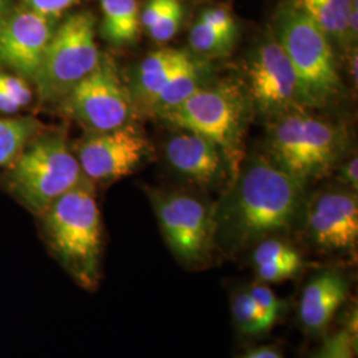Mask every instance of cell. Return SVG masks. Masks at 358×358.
Masks as SVG:
<instances>
[{"label":"cell","instance_id":"obj_17","mask_svg":"<svg viewBox=\"0 0 358 358\" xmlns=\"http://www.w3.org/2000/svg\"><path fill=\"white\" fill-rule=\"evenodd\" d=\"M183 52L170 48H161L149 53L138 68L133 78L130 93L134 106L138 105L150 110L155 99L165 88L167 81L173 76L179 64Z\"/></svg>","mask_w":358,"mask_h":358},{"label":"cell","instance_id":"obj_22","mask_svg":"<svg viewBox=\"0 0 358 358\" xmlns=\"http://www.w3.org/2000/svg\"><path fill=\"white\" fill-rule=\"evenodd\" d=\"M230 307L236 329L248 337H257L268 333L279 321L256 306L247 288L232 292Z\"/></svg>","mask_w":358,"mask_h":358},{"label":"cell","instance_id":"obj_31","mask_svg":"<svg viewBox=\"0 0 358 358\" xmlns=\"http://www.w3.org/2000/svg\"><path fill=\"white\" fill-rule=\"evenodd\" d=\"M340 177L345 182L346 185L357 192L358 189V158L357 155H355L353 158H350L349 161H346L345 164L341 167L340 171Z\"/></svg>","mask_w":358,"mask_h":358},{"label":"cell","instance_id":"obj_10","mask_svg":"<svg viewBox=\"0 0 358 358\" xmlns=\"http://www.w3.org/2000/svg\"><path fill=\"white\" fill-rule=\"evenodd\" d=\"M247 83L250 99L263 115L276 118L306 109L294 66L273 34L250 56Z\"/></svg>","mask_w":358,"mask_h":358},{"label":"cell","instance_id":"obj_30","mask_svg":"<svg viewBox=\"0 0 358 358\" xmlns=\"http://www.w3.org/2000/svg\"><path fill=\"white\" fill-rule=\"evenodd\" d=\"M169 0H149L141 13V24L145 29H150L164 13Z\"/></svg>","mask_w":358,"mask_h":358},{"label":"cell","instance_id":"obj_27","mask_svg":"<svg viewBox=\"0 0 358 358\" xmlns=\"http://www.w3.org/2000/svg\"><path fill=\"white\" fill-rule=\"evenodd\" d=\"M0 88L20 109L32 103L34 93L23 77L0 69Z\"/></svg>","mask_w":358,"mask_h":358},{"label":"cell","instance_id":"obj_29","mask_svg":"<svg viewBox=\"0 0 358 358\" xmlns=\"http://www.w3.org/2000/svg\"><path fill=\"white\" fill-rule=\"evenodd\" d=\"M84 0H22V4L35 13L60 19V16Z\"/></svg>","mask_w":358,"mask_h":358},{"label":"cell","instance_id":"obj_8","mask_svg":"<svg viewBox=\"0 0 358 358\" xmlns=\"http://www.w3.org/2000/svg\"><path fill=\"white\" fill-rule=\"evenodd\" d=\"M162 235L171 254L187 269H203L213 263V208L192 194L149 192Z\"/></svg>","mask_w":358,"mask_h":358},{"label":"cell","instance_id":"obj_2","mask_svg":"<svg viewBox=\"0 0 358 358\" xmlns=\"http://www.w3.org/2000/svg\"><path fill=\"white\" fill-rule=\"evenodd\" d=\"M38 217L51 255L78 287L96 291L103 278V248L96 185L83 176Z\"/></svg>","mask_w":358,"mask_h":358},{"label":"cell","instance_id":"obj_34","mask_svg":"<svg viewBox=\"0 0 358 358\" xmlns=\"http://www.w3.org/2000/svg\"><path fill=\"white\" fill-rule=\"evenodd\" d=\"M357 53H355V56L352 55L350 59H349V71H350V75L352 78L355 80V83L357 84Z\"/></svg>","mask_w":358,"mask_h":358},{"label":"cell","instance_id":"obj_9","mask_svg":"<svg viewBox=\"0 0 358 358\" xmlns=\"http://www.w3.org/2000/svg\"><path fill=\"white\" fill-rule=\"evenodd\" d=\"M68 115L90 131H106L130 124L136 106L131 93L108 55L62 101Z\"/></svg>","mask_w":358,"mask_h":358},{"label":"cell","instance_id":"obj_13","mask_svg":"<svg viewBox=\"0 0 358 358\" xmlns=\"http://www.w3.org/2000/svg\"><path fill=\"white\" fill-rule=\"evenodd\" d=\"M308 239L321 252L344 254L358 243V201L353 190L319 192L303 217Z\"/></svg>","mask_w":358,"mask_h":358},{"label":"cell","instance_id":"obj_19","mask_svg":"<svg viewBox=\"0 0 358 358\" xmlns=\"http://www.w3.org/2000/svg\"><path fill=\"white\" fill-rule=\"evenodd\" d=\"M355 0H288V4L306 13L332 43L349 47L348 15Z\"/></svg>","mask_w":358,"mask_h":358},{"label":"cell","instance_id":"obj_18","mask_svg":"<svg viewBox=\"0 0 358 358\" xmlns=\"http://www.w3.org/2000/svg\"><path fill=\"white\" fill-rule=\"evenodd\" d=\"M207 72L208 69L203 63L195 60L187 52H183L173 76L155 99L150 110L161 115L186 101L207 84Z\"/></svg>","mask_w":358,"mask_h":358},{"label":"cell","instance_id":"obj_32","mask_svg":"<svg viewBox=\"0 0 358 358\" xmlns=\"http://www.w3.org/2000/svg\"><path fill=\"white\" fill-rule=\"evenodd\" d=\"M241 358H285L282 352L273 346H260L247 352Z\"/></svg>","mask_w":358,"mask_h":358},{"label":"cell","instance_id":"obj_7","mask_svg":"<svg viewBox=\"0 0 358 358\" xmlns=\"http://www.w3.org/2000/svg\"><path fill=\"white\" fill-rule=\"evenodd\" d=\"M96 43V17L90 11L71 13L59 22L34 80L38 103H62L101 59Z\"/></svg>","mask_w":358,"mask_h":358},{"label":"cell","instance_id":"obj_5","mask_svg":"<svg viewBox=\"0 0 358 358\" xmlns=\"http://www.w3.org/2000/svg\"><path fill=\"white\" fill-rule=\"evenodd\" d=\"M247 115L248 100L243 90L232 83H219L206 84L161 117L176 128L198 133L217 143L230 164L231 173L238 174Z\"/></svg>","mask_w":358,"mask_h":358},{"label":"cell","instance_id":"obj_12","mask_svg":"<svg viewBox=\"0 0 358 358\" xmlns=\"http://www.w3.org/2000/svg\"><path fill=\"white\" fill-rule=\"evenodd\" d=\"M57 24L59 19L13 6L0 15V65L34 83Z\"/></svg>","mask_w":358,"mask_h":358},{"label":"cell","instance_id":"obj_28","mask_svg":"<svg viewBox=\"0 0 358 358\" xmlns=\"http://www.w3.org/2000/svg\"><path fill=\"white\" fill-rule=\"evenodd\" d=\"M199 20H202L207 26L213 27L217 32L236 40L238 26L235 23L234 16L227 8H223V7L207 8L201 13Z\"/></svg>","mask_w":358,"mask_h":358},{"label":"cell","instance_id":"obj_20","mask_svg":"<svg viewBox=\"0 0 358 358\" xmlns=\"http://www.w3.org/2000/svg\"><path fill=\"white\" fill-rule=\"evenodd\" d=\"M101 36L113 45L133 44L140 34L141 13L137 0H101Z\"/></svg>","mask_w":358,"mask_h":358},{"label":"cell","instance_id":"obj_11","mask_svg":"<svg viewBox=\"0 0 358 358\" xmlns=\"http://www.w3.org/2000/svg\"><path fill=\"white\" fill-rule=\"evenodd\" d=\"M149 154V141L131 124L106 131H90L76 149L83 176L94 185L128 177Z\"/></svg>","mask_w":358,"mask_h":358},{"label":"cell","instance_id":"obj_33","mask_svg":"<svg viewBox=\"0 0 358 358\" xmlns=\"http://www.w3.org/2000/svg\"><path fill=\"white\" fill-rule=\"evenodd\" d=\"M20 108L0 88V113L3 115H16Z\"/></svg>","mask_w":358,"mask_h":358},{"label":"cell","instance_id":"obj_24","mask_svg":"<svg viewBox=\"0 0 358 358\" xmlns=\"http://www.w3.org/2000/svg\"><path fill=\"white\" fill-rule=\"evenodd\" d=\"M357 341L345 328L322 336V344L312 358H356Z\"/></svg>","mask_w":358,"mask_h":358},{"label":"cell","instance_id":"obj_1","mask_svg":"<svg viewBox=\"0 0 358 358\" xmlns=\"http://www.w3.org/2000/svg\"><path fill=\"white\" fill-rule=\"evenodd\" d=\"M304 186L272 159L251 161L213 208L215 251L235 256L267 238L292 232L304 217Z\"/></svg>","mask_w":358,"mask_h":358},{"label":"cell","instance_id":"obj_6","mask_svg":"<svg viewBox=\"0 0 358 358\" xmlns=\"http://www.w3.org/2000/svg\"><path fill=\"white\" fill-rule=\"evenodd\" d=\"M344 146L341 129L304 110L276 117L269 130L271 159L304 185L327 176Z\"/></svg>","mask_w":358,"mask_h":358},{"label":"cell","instance_id":"obj_21","mask_svg":"<svg viewBox=\"0 0 358 358\" xmlns=\"http://www.w3.org/2000/svg\"><path fill=\"white\" fill-rule=\"evenodd\" d=\"M41 130V124L32 117L0 118V166H10Z\"/></svg>","mask_w":358,"mask_h":358},{"label":"cell","instance_id":"obj_15","mask_svg":"<svg viewBox=\"0 0 358 358\" xmlns=\"http://www.w3.org/2000/svg\"><path fill=\"white\" fill-rule=\"evenodd\" d=\"M166 158L179 176L202 187L219 186L231 170L217 143L183 129L166 142Z\"/></svg>","mask_w":358,"mask_h":358},{"label":"cell","instance_id":"obj_26","mask_svg":"<svg viewBox=\"0 0 358 358\" xmlns=\"http://www.w3.org/2000/svg\"><path fill=\"white\" fill-rule=\"evenodd\" d=\"M245 288H247L248 294H251V297L255 301L257 307L260 308L263 312L280 320V317L287 309V301L278 297L276 294L269 288L268 284L255 282Z\"/></svg>","mask_w":358,"mask_h":358},{"label":"cell","instance_id":"obj_16","mask_svg":"<svg viewBox=\"0 0 358 358\" xmlns=\"http://www.w3.org/2000/svg\"><path fill=\"white\" fill-rule=\"evenodd\" d=\"M250 263L255 273L256 282L280 284L294 280L301 275L306 260L294 244L282 236L267 238L251 248Z\"/></svg>","mask_w":358,"mask_h":358},{"label":"cell","instance_id":"obj_25","mask_svg":"<svg viewBox=\"0 0 358 358\" xmlns=\"http://www.w3.org/2000/svg\"><path fill=\"white\" fill-rule=\"evenodd\" d=\"M183 20V7L179 0H169L164 13L154 23V26L148 29L150 38L157 43H167L178 34L179 28Z\"/></svg>","mask_w":358,"mask_h":358},{"label":"cell","instance_id":"obj_14","mask_svg":"<svg viewBox=\"0 0 358 358\" xmlns=\"http://www.w3.org/2000/svg\"><path fill=\"white\" fill-rule=\"evenodd\" d=\"M350 294V279L343 269H321L303 287L297 320L310 337H322Z\"/></svg>","mask_w":358,"mask_h":358},{"label":"cell","instance_id":"obj_4","mask_svg":"<svg viewBox=\"0 0 358 358\" xmlns=\"http://www.w3.org/2000/svg\"><path fill=\"white\" fill-rule=\"evenodd\" d=\"M272 34L294 66L306 109L327 106L340 96L343 87L332 41L310 17L285 4L275 17Z\"/></svg>","mask_w":358,"mask_h":358},{"label":"cell","instance_id":"obj_35","mask_svg":"<svg viewBox=\"0 0 358 358\" xmlns=\"http://www.w3.org/2000/svg\"><path fill=\"white\" fill-rule=\"evenodd\" d=\"M11 7H13L11 0H0V15H3L7 10H10Z\"/></svg>","mask_w":358,"mask_h":358},{"label":"cell","instance_id":"obj_23","mask_svg":"<svg viewBox=\"0 0 358 358\" xmlns=\"http://www.w3.org/2000/svg\"><path fill=\"white\" fill-rule=\"evenodd\" d=\"M189 43L194 52L201 56L217 57L230 51L235 38H229L207 26L202 20H198L189 34Z\"/></svg>","mask_w":358,"mask_h":358},{"label":"cell","instance_id":"obj_3","mask_svg":"<svg viewBox=\"0 0 358 358\" xmlns=\"http://www.w3.org/2000/svg\"><path fill=\"white\" fill-rule=\"evenodd\" d=\"M81 178L76 153L64 134L41 130L8 166L3 185L20 205L38 217Z\"/></svg>","mask_w":358,"mask_h":358}]
</instances>
